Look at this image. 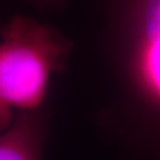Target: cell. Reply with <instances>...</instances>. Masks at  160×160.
I'll list each match as a JSON object with an SVG mask.
<instances>
[{
    "label": "cell",
    "mask_w": 160,
    "mask_h": 160,
    "mask_svg": "<svg viewBox=\"0 0 160 160\" xmlns=\"http://www.w3.org/2000/svg\"><path fill=\"white\" fill-rule=\"evenodd\" d=\"M46 121L42 109L19 113L0 133V160H43Z\"/></svg>",
    "instance_id": "obj_3"
},
{
    "label": "cell",
    "mask_w": 160,
    "mask_h": 160,
    "mask_svg": "<svg viewBox=\"0 0 160 160\" xmlns=\"http://www.w3.org/2000/svg\"><path fill=\"white\" fill-rule=\"evenodd\" d=\"M112 4L133 84L143 101L160 113V0H114Z\"/></svg>",
    "instance_id": "obj_2"
},
{
    "label": "cell",
    "mask_w": 160,
    "mask_h": 160,
    "mask_svg": "<svg viewBox=\"0 0 160 160\" xmlns=\"http://www.w3.org/2000/svg\"><path fill=\"white\" fill-rule=\"evenodd\" d=\"M71 42L28 17H14L0 39V133L19 113L40 109L51 76L65 68Z\"/></svg>",
    "instance_id": "obj_1"
},
{
    "label": "cell",
    "mask_w": 160,
    "mask_h": 160,
    "mask_svg": "<svg viewBox=\"0 0 160 160\" xmlns=\"http://www.w3.org/2000/svg\"><path fill=\"white\" fill-rule=\"evenodd\" d=\"M29 1L39 6H55L57 4H61L63 0H29Z\"/></svg>",
    "instance_id": "obj_4"
}]
</instances>
